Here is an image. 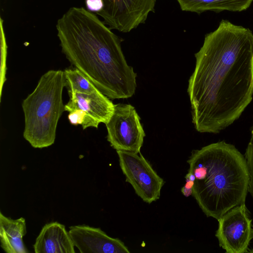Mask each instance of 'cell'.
Masks as SVG:
<instances>
[{
  "instance_id": "6da1fadb",
  "label": "cell",
  "mask_w": 253,
  "mask_h": 253,
  "mask_svg": "<svg viewBox=\"0 0 253 253\" xmlns=\"http://www.w3.org/2000/svg\"><path fill=\"white\" fill-rule=\"evenodd\" d=\"M188 82L192 123L200 132L217 133L232 124L253 96V33L222 20L195 54Z\"/></svg>"
},
{
  "instance_id": "7a4b0ae2",
  "label": "cell",
  "mask_w": 253,
  "mask_h": 253,
  "mask_svg": "<svg viewBox=\"0 0 253 253\" xmlns=\"http://www.w3.org/2000/svg\"><path fill=\"white\" fill-rule=\"evenodd\" d=\"M62 51L108 98L132 97L136 74L129 66L122 40L98 17L84 7L70 8L57 21Z\"/></svg>"
},
{
  "instance_id": "3957f363",
  "label": "cell",
  "mask_w": 253,
  "mask_h": 253,
  "mask_svg": "<svg viewBox=\"0 0 253 253\" xmlns=\"http://www.w3.org/2000/svg\"><path fill=\"white\" fill-rule=\"evenodd\" d=\"M188 172L195 177L192 196L207 217L218 220L233 208L245 203L250 174L245 156L220 141L193 150Z\"/></svg>"
},
{
  "instance_id": "277c9868",
  "label": "cell",
  "mask_w": 253,
  "mask_h": 253,
  "mask_svg": "<svg viewBox=\"0 0 253 253\" xmlns=\"http://www.w3.org/2000/svg\"><path fill=\"white\" fill-rule=\"evenodd\" d=\"M65 86L64 71L50 70L41 77L34 91L23 100V137L33 147H47L54 143L58 122L65 111Z\"/></svg>"
},
{
  "instance_id": "5b68a950",
  "label": "cell",
  "mask_w": 253,
  "mask_h": 253,
  "mask_svg": "<svg viewBox=\"0 0 253 253\" xmlns=\"http://www.w3.org/2000/svg\"><path fill=\"white\" fill-rule=\"evenodd\" d=\"M105 125L107 140L116 151L140 152L145 134L133 106L115 104L113 114Z\"/></svg>"
},
{
  "instance_id": "8992f818",
  "label": "cell",
  "mask_w": 253,
  "mask_h": 253,
  "mask_svg": "<svg viewBox=\"0 0 253 253\" xmlns=\"http://www.w3.org/2000/svg\"><path fill=\"white\" fill-rule=\"evenodd\" d=\"M119 165L126 181L145 202L151 204L160 198L165 181L149 162L139 153L117 151Z\"/></svg>"
},
{
  "instance_id": "52a82bcc",
  "label": "cell",
  "mask_w": 253,
  "mask_h": 253,
  "mask_svg": "<svg viewBox=\"0 0 253 253\" xmlns=\"http://www.w3.org/2000/svg\"><path fill=\"white\" fill-rule=\"evenodd\" d=\"M217 220L215 236L219 246L226 253H248L253 225L245 203L230 209Z\"/></svg>"
},
{
  "instance_id": "ba28073f",
  "label": "cell",
  "mask_w": 253,
  "mask_h": 253,
  "mask_svg": "<svg viewBox=\"0 0 253 253\" xmlns=\"http://www.w3.org/2000/svg\"><path fill=\"white\" fill-rule=\"evenodd\" d=\"M104 7L96 13L111 30L128 33L145 23L154 12L157 0H103Z\"/></svg>"
},
{
  "instance_id": "9c48e42d",
  "label": "cell",
  "mask_w": 253,
  "mask_h": 253,
  "mask_svg": "<svg viewBox=\"0 0 253 253\" xmlns=\"http://www.w3.org/2000/svg\"><path fill=\"white\" fill-rule=\"evenodd\" d=\"M68 94L70 99L65 105V111L69 113L81 110L85 114L82 125L83 129L89 127L97 128L100 123L107 124L113 114L115 104L99 90L88 93L68 92Z\"/></svg>"
},
{
  "instance_id": "30bf717a",
  "label": "cell",
  "mask_w": 253,
  "mask_h": 253,
  "mask_svg": "<svg viewBox=\"0 0 253 253\" xmlns=\"http://www.w3.org/2000/svg\"><path fill=\"white\" fill-rule=\"evenodd\" d=\"M73 244L81 253H129L121 240L108 236L100 228L86 225L69 227Z\"/></svg>"
},
{
  "instance_id": "8fae6325",
  "label": "cell",
  "mask_w": 253,
  "mask_h": 253,
  "mask_svg": "<svg viewBox=\"0 0 253 253\" xmlns=\"http://www.w3.org/2000/svg\"><path fill=\"white\" fill-rule=\"evenodd\" d=\"M74 247L65 225L56 221L42 227L33 245L36 253H74Z\"/></svg>"
},
{
  "instance_id": "7c38bea8",
  "label": "cell",
  "mask_w": 253,
  "mask_h": 253,
  "mask_svg": "<svg viewBox=\"0 0 253 253\" xmlns=\"http://www.w3.org/2000/svg\"><path fill=\"white\" fill-rule=\"evenodd\" d=\"M184 11L200 14L207 11L240 12L246 10L253 0H176Z\"/></svg>"
},
{
  "instance_id": "4fadbf2b",
  "label": "cell",
  "mask_w": 253,
  "mask_h": 253,
  "mask_svg": "<svg viewBox=\"0 0 253 253\" xmlns=\"http://www.w3.org/2000/svg\"><path fill=\"white\" fill-rule=\"evenodd\" d=\"M66 87L68 92L76 91L79 93H92L99 90L94 84L80 70L66 69L64 71Z\"/></svg>"
},
{
  "instance_id": "5bb4252c",
  "label": "cell",
  "mask_w": 253,
  "mask_h": 253,
  "mask_svg": "<svg viewBox=\"0 0 253 253\" xmlns=\"http://www.w3.org/2000/svg\"><path fill=\"white\" fill-rule=\"evenodd\" d=\"M0 231L13 238H23L26 234L25 219H12L0 212Z\"/></svg>"
},
{
  "instance_id": "9a60e30c",
  "label": "cell",
  "mask_w": 253,
  "mask_h": 253,
  "mask_svg": "<svg viewBox=\"0 0 253 253\" xmlns=\"http://www.w3.org/2000/svg\"><path fill=\"white\" fill-rule=\"evenodd\" d=\"M0 247L7 253H28L22 238H13L0 231Z\"/></svg>"
},
{
  "instance_id": "2e32d148",
  "label": "cell",
  "mask_w": 253,
  "mask_h": 253,
  "mask_svg": "<svg viewBox=\"0 0 253 253\" xmlns=\"http://www.w3.org/2000/svg\"><path fill=\"white\" fill-rule=\"evenodd\" d=\"M251 137L245 153L249 174L250 182L248 192L253 198V125L251 128Z\"/></svg>"
},
{
  "instance_id": "e0dca14e",
  "label": "cell",
  "mask_w": 253,
  "mask_h": 253,
  "mask_svg": "<svg viewBox=\"0 0 253 253\" xmlns=\"http://www.w3.org/2000/svg\"><path fill=\"white\" fill-rule=\"evenodd\" d=\"M3 19L0 18V44H1V92L2 85L5 82V61L7 55V46L6 42L5 33L3 26Z\"/></svg>"
},
{
  "instance_id": "ac0fdd59",
  "label": "cell",
  "mask_w": 253,
  "mask_h": 253,
  "mask_svg": "<svg viewBox=\"0 0 253 253\" xmlns=\"http://www.w3.org/2000/svg\"><path fill=\"white\" fill-rule=\"evenodd\" d=\"M85 114L81 110H75L69 112L68 118L71 124L82 125L85 119Z\"/></svg>"
},
{
  "instance_id": "d6986e66",
  "label": "cell",
  "mask_w": 253,
  "mask_h": 253,
  "mask_svg": "<svg viewBox=\"0 0 253 253\" xmlns=\"http://www.w3.org/2000/svg\"><path fill=\"white\" fill-rule=\"evenodd\" d=\"M86 9L91 12L97 13L104 7L103 0H85Z\"/></svg>"
},
{
  "instance_id": "ffe728a7",
  "label": "cell",
  "mask_w": 253,
  "mask_h": 253,
  "mask_svg": "<svg viewBox=\"0 0 253 253\" xmlns=\"http://www.w3.org/2000/svg\"><path fill=\"white\" fill-rule=\"evenodd\" d=\"M186 183L181 189L182 194L186 197L192 195L194 181L185 177Z\"/></svg>"
},
{
  "instance_id": "44dd1931",
  "label": "cell",
  "mask_w": 253,
  "mask_h": 253,
  "mask_svg": "<svg viewBox=\"0 0 253 253\" xmlns=\"http://www.w3.org/2000/svg\"><path fill=\"white\" fill-rule=\"evenodd\" d=\"M252 239H253V225L252 226ZM249 252L250 253H253V250H252L251 251H249ZM248 252V253H249Z\"/></svg>"
}]
</instances>
